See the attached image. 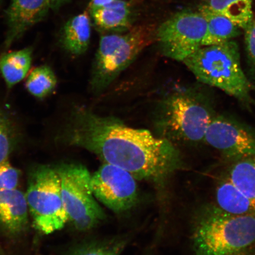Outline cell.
I'll list each match as a JSON object with an SVG mask.
<instances>
[{
	"mask_svg": "<svg viewBox=\"0 0 255 255\" xmlns=\"http://www.w3.org/2000/svg\"><path fill=\"white\" fill-rule=\"evenodd\" d=\"M28 207L25 194L17 189L0 191V224L11 234L26 228Z\"/></svg>",
	"mask_w": 255,
	"mask_h": 255,
	"instance_id": "13",
	"label": "cell"
},
{
	"mask_svg": "<svg viewBox=\"0 0 255 255\" xmlns=\"http://www.w3.org/2000/svg\"><path fill=\"white\" fill-rule=\"evenodd\" d=\"M217 207L226 213L255 216V202L239 190L229 180L222 181L216 189Z\"/></svg>",
	"mask_w": 255,
	"mask_h": 255,
	"instance_id": "15",
	"label": "cell"
},
{
	"mask_svg": "<svg viewBox=\"0 0 255 255\" xmlns=\"http://www.w3.org/2000/svg\"><path fill=\"white\" fill-rule=\"evenodd\" d=\"M20 176V171L8 159L0 163V191L17 189Z\"/></svg>",
	"mask_w": 255,
	"mask_h": 255,
	"instance_id": "23",
	"label": "cell"
},
{
	"mask_svg": "<svg viewBox=\"0 0 255 255\" xmlns=\"http://www.w3.org/2000/svg\"><path fill=\"white\" fill-rule=\"evenodd\" d=\"M28 210L35 227L45 235L61 230L69 222L56 168L41 165L31 172L26 193Z\"/></svg>",
	"mask_w": 255,
	"mask_h": 255,
	"instance_id": "6",
	"label": "cell"
},
{
	"mask_svg": "<svg viewBox=\"0 0 255 255\" xmlns=\"http://www.w3.org/2000/svg\"><path fill=\"white\" fill-rule=\"evenodd\" d=\"M199 11L205 17L207 30L202 46L216 45L232 40L241 34V28L224 16L200 6Z\"/></svg>",
	"mask_w": 255,
	"mask_h": 255,
	"instance_id": "16",
	"label": "cell"
},
{
	"mask_svg": "<svg viewBox=\"0 0 255 255\" xmlns=\"http://www.w3.org/2000/svg\"><path fill=\"white\" fill-rule=\"evenodd\" d=\"M136 180L128 171L104 162L91 175V185L96 199L120 213L135 205L138 196Z\"/></svg>",
	"mask_w": 255,
	"mask_h": 255,
	"instance_id": "9",
	"label": "cell"
},
{
	"mask_svg": "<svg viewBox=\"0 0 255 255\" xmlns=\"http://www.w3.org/2000/svg\"><path fill=\"white\" fill-rule=\"evenodd\" d=\"M203 6L224 16L243 30L254 18L253 0H209Z\"/></svg>",
	"mask_w": 255,
	"mask_h": 255,
	"instance_id": "18",
	"label": "cell"
},
{
	"mask_svg": "<svg viewBox=\"0 0 255 255\" xmlns=\"http://www.w3.org/2000/svg\"><path fill=\"white\" fill-rule=\"evenodd\" d=\"M50 9H52L51 0H11L6 11L7 31L5 49H8L28 29L42 21Z\"/></svg>",
	"mask_w": 255,
	"mask_h": 255,
	"instance_id": "11",
	"label": "cell"
},
{
	"mask_svg": "<svg viewBox=\"0 0 255 255\" xmlns=\"http://www.w3.org/2000/svg\"><path fill=\"white\" fill-rule=\"evenodd\" d=\"M70 0H51L52 9L54 11L58 10L63 5H65Z\"/></svg>",
	"mask_w": 255,
	"mask_h": 255,
	"instance_id": "26",
	"label": "cell"
},
{
	"mask_svg": "<svg viewBox=\"0 0 255 255\" xmlns=\"http://www.w3.org/2000/svg\"><path fill=\"white\" fill-rule=\"evenodd\" d=\"M207 23L198 11H178L157 27L156 43L162 55L183 62L202 47Z\"/></svg>",
	"mask_w": 255,
	"mask_h": 255,
	"instance_id": "8",
	"label": "cell"
},
{
	"mask_svg": "<svg viewBox=\"0 0 255 255\" xmlns=\"http://www.w3.org/2000/svg\"><path fill=\"white\" fill-rule=\"evenodd\" d=\"M194 255H238L255 242V216L209 207L197 218L192 235Z\"/></svg>",
	"mask_w": 255,
	"mask_h": 255,
	"instance_id": "2",
	"label": "cell"
},
{
	"mask_svg": "<svg viewBox=\"0 0 255 255\" xmlns=\"http://www.w3.org/2000/svg\"><path fill=\"white\" fill-rule=\"evenodd\" d=\"M33 49H24L4 53L0 57V72L8 88L23 81L30 71Z\"/></svg>",
	"mask_w": 255,
	"mask_h": 255,
	"instance_id": "17",
	"label": "cell"
},
{
	"mask_svg": "<svg viewBox=\"0 0 255 255\" xmlns=\"http://www.w3.org/2000/svg\"><path fill=\"white\" fill-rule=\"evenodd\" d=\"M12 137L10 123L5 114L0 111V163L8 159Z\"/></svg>",
	"mask_w": 255,
	"mask_h": 255,
	"instance_id": "22",
	"label": "cell"
},
{
	"mask_svg": "<svg viewBox=\"0 0 255 255\" xmlns=\"http://www.w3.org/2000/svg\"><path fill=\"white\" fill-rule=\"evenodd\" d=\"M157 27L136 25L124 33L102 36L92 66L91 90L97 94L105 91L146 47L156 43Z\"/></svg>",
	"mask_w": 255,
	"mask_h": 255,
	"instance_id": "3",
	"label": "cell"
},
{
	"mask_svg": "<svg viewBox=\"0 0 255 255\" xmlns=\"http://www.w3.org/2000/svg\"><path fill=\"white\" fill-rule=\"evenodd\" d=\"M227 178L255 202V155L236 161L229 170Z\"/></svg>",
	"mask_w": 255,
	"mask_h": 255,
	"instance_id": "19",
	"label": "cell"
},
{
	"mask_svg": "<svg viewBox=\"0 0 255 255\" xmlns=\"http://www.w3.org/2000/svg\"><path fill=\"white\" fill-rule=\"evenodd\" d=\"M126 244L123 238L91 242L76 248L69 255H120Z\"/></svg>",
	"mask_w": 255,
	"mask_h": 255,
	"instance_id": "21",
	"label": "cell"
},
{
	"mask_svg": "<svg viewBox=\"0 0 255 255\" xmlns=\"http://www.w3.org/2000/svg\"><path fill=\"white\" fill-rule=\"evenodd\" d=\"M119 0H91L89 5V9H95L111 4Z\"/></svg>",
	"mask_w": 255,
	"mask_h": 255,
	"instance_id": "25",
	"label": "cell"
},
{
	"mask_svg": "<svg viewBox=\"0 0 255 255\" xmlns=\"http://www.w3.org/2000/svg\"><path fill=\"white\" fill-rule=\"evenodd\" d=\"M92 18L89 10H85L70 18L60 33V43L67 52L73 56L84 54L90 44Z\"/></svg>",
	"mask_w": 255,
	"mask_h": 255,
	"instance_id": "14",
	"label": "cell"
},
{
	"mask_svg": "<svg viewBox=\"0 0 255 255\" xmlns=\"http://www.w3.org/2000/svg\"><path fill=\"white\" fill-rule=\"evenodd\" d=\"M205 1H209V0H205Z\"/></svg>",
	"mask_w": 255,
	"mask_h": 255,
	"instance_id": "27",
	"label": "cell"
},
{
	"mask_svg": "<svg viewBox=\"0 0 255 255\" xmlns=\"http://www.w3.org/2000/svg\"><path fill=\"white\" fill-rule=\"evenodd\" d=\"M213 117L206 105L189 92L178 90L165 96L154 117L157 136L175 142L204 141Z\"/></svg>",
	"mask_w": 255,
	"mask_h": 255,
	"instance_id": "5",
	"label": "cell"
},
{
	"mask_svg": "<svg viewBox=\"0 0 255 255\" xmlns=\"http://www.w3.org/2000/svg\"><path fill=\"white\" fill-rule=\"evenodd\" d=\"M183 62L200 82L221 89L239 100L250 99V84L242 68L234 40L202 46Z\"/></svg>",
	"mask_w": 255,
	"mask_h": 255,
	"instance_id": "4",
	"label": "cell"
},
{
	"mask_svg": "<svg viewBox=\"0 0 255 255\" xmlns=\"http://www.w3.org/2000/svg\"><path fill=\"white\" fill-rule=\"evenodd\" d=\"M60 138L93 153L105 163L128 171L136 180L159 182L182 165L174 143L85 107L73 111Z\"/></svg>",
	"mask_w": 255,
	"mask_h": 255,
	"instance_id": "1",
	"label": "cell"
},
{
	"mask_svg": "<svg viewBox=\"0 0 255 255\" xmlns=\"http://www.w3.org/2000/svg\"><path fill=\"white\" fill-rule=\"evenodd\" d=\"M55 72L49 66L42 65L34 68L27 76L25 87L30 94L42 99L55 91L57 85Z\"/></svg>",
	"mask_w": 255,
	"mask_h": 255,
	"instance_id": "20",
	"label": "cell"
},
{
	"mask_svg": "<svg viewBox=\"0 0 255 255\" xmlns=\"http://www.w3.org/2000/svg\"><path fill=\"white\" fill-rule=\"evenodd\" d=\"M56 169L69 221L80 231L94 228L104 221L105 215L92 191L88 169L77 164H63Z\"/></svg>",
	"mask_w": 255,
	"mask_h": 255,
	"instance_id": "7",
	"label": "cell"
},
{
	"mask_svg": "<svg viewBox=\"0 0 255 255\" xmlns=\"http://www.w3.org/2000/svg\"><path fill=\"white\" fill-rule=\"evenodd\" d=\"M133 5L131 1L119 0L103 7L89 10L92 20L99 31L121 33L133 26Z\"/></svg>",
	"mask_w": 255,
	"mask_h": 255,
	"instance_id": "12",
	"label": "cell"
},
{
	"mask_svg": "<svg viewBox=\"0 0 255 255\" xmlns=\"http://www.w3.org/2000/svg\"><path fill=\"white\" fill-rule=\"evenodd\" d=\"M204 141L225 157L237 161L255 155V133L225 118H213Z\"/></svg>",
	"mask_w": 255,
	"mask_h": 255,
	"instance_id": "10",
	"label": "cell"
},
{
	"mask_svg": "<svg viewBox=\"0 0 255 255\" xmlns=\"http://www.w3.org/2000/svg\"><path fill=\"white\" fill-rule=\"evenodd\" d=\"M244 30L248 58L255 72V18L254 17Z\"/></svg>",
	"mask_w": 255,
	"mask_h": 255,
	"instance_id": "24",
	"label": "cell"
}]
</instances>
